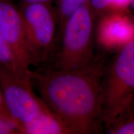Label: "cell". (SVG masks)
Masks as SVG:
<instances>
[{"mask_svg":"<svg viewBox=\"0 0 134 134\" xmlns=\"http://www.w3.org/2000/svg\"><path fill=\"white\" fill-rule=\"evenodd\" d=\"M104 53L87 66L70 70L32 71L41 98L71 134L97 133L103 122Z\"/></svg>","mask_w":134,"mask_h":134,"instance_id":"1","label":"cell"},{"mask_svg":"<svg viewBox=\"0 0 134 134\" xmlns=\"http://www.w3.org/2000/svg\"><path fill=\"white\" fill-rule=\"evenodd\" d=\"M95 16L88 3L70 15L58 36L54 69H78L93 61L96 57Z\"/></svg>","mask_w":134,"mask_h":134,"instance_id":"2","label":"cell"},{"mask_svg":"<svg viewBox=\"0 0 134 134\" xmlns=\"http://www.w3.org/2000/svg\"><path fill=\"white\" fill-rule=\"evenodd\" d=\"M102 87L103 122L107 127L134 100V40L105 64Z\"/></svg>","mask_w":134,"mask_h":134,"instance_id":"3","label":"cell"},{"mask_svg":"<svg viewBox=\"0 0 134 134\" xmlns=\"http://www.w3.org/2000/svg\"><path fill=\"white\" fill-rule=\"evenodd\" d=\"M27 47L32 65L44 62L57 43L58 23L50 4L23 3L19 8Z\"/></svg>","mask_w":134,"mask_h":134,"instance_id":"4","label":"cell"},{"mask_svg":"<svg viewBox=\"0 0 134 134\" xmlns=\"http://www.w3.org/2000/svg\"><path fill=\"white\" fill-rule=\"evenodd\" d=\"M0 88L8 111L21 133L23 127L49 109L32 88L31 78L0 65Z\"/></svg>","mask_w":134,"mask_h":134,"instance_id":"5","label":"cell"},{"mask_svg":"<svg viewBox=\"0 0 134 134\" xmlns=\"http://www.w3.org/2000/svg\"><path fill=\"white\" fill-rule=\"evenodd\" d=\"M133 40L134 19L127 11H109L99 16L95 41L100 52H115Z\"/></svg>","mask_w":134,"mask_h":134,"instance_id":"6","label":"cell"},{"mask_svg":"<svg viewBox=\"0 0 134 134\" xmlns=\"http://www.w3.org/2000/svg\"><path fill=\"white\" fill-rule=\"evenodd\" d=\"M0 32L7 45L24 69L31 72L32 65L27 47L19 8L12 0H0Z\"/></svg>","mask_w":134,"mask_h":134,"instance_id":"7","label":"cell"},{"mask_svg":"<svg viewBox=\"0 0 134 134\" xmlns=\"http://www.w3.org/2000/svg\"><path fill=\"white\" fill-rule=\"evenodd\" d=\"M21 133L71 134L65 124L50 109L23 127Z\"/></svg>","mask_w":134,"mask_h":134,"instance_id":"8","label":"cell"},{"mask_svg":"<svg viewBox=\"0 0 134 134\" xmlns=\"http://www.w3.org/2000/svg\"><path fill=\"white\" fill-rule=\"evenodd\" d=\"M106 129L109 134H134L133 101L117 115Z\"/></svg>","mask_w":134,"mask_h":134,"instance_id":"9","label":"cell"},{"mask_svg":"<svg viewBox=\"0 0 134 134\" xmlns=\"http://www.w3.org/2000/svg\"><path fill=\"white\" fill-rule=\"evenodd\" d=\"M0 65L20 76L31 78V72H27L20 65L16 57L3 38L0 32Z\"/></svg>","mask_w":134,"mask_h":134,"instance_id":"10","label":"cell"},{"mask_svg":"<svg viewBox=\"0 0 134 134\" xmlns=\"http://www.w3.org/2000/svg\"><path fill=\"white\" fill-rule=\"evenodd\" d=\"M88 1L89 0H58L56 12L58 23L57 41L65 22L70 15L80 7L88 3Z\"/></svg>","mask_w":134,"mask_h":134,"instance_id":"11","label":"cell"},{"mask_svg":"<svg viewBox=\"0 0 134 134\" xmlns=\"http://www.w3.org/2000/svg\"><path fill=\"white\" fill-rule=\"evenodd\" d=\"M113 0H89L88 3L96 16H100L108 11Z\"/></svg>","mask_w":134,"mask_h":134,"instance_id":"12","label":"cell"},{"mask_svg":"<svg viewBox=\"0 0 134 134\" xmlns=\"http://www.w3.org/2000/svg\"><path fill=\"white\" fill-rule=\"evenodd\" d=\"M18 126L12 122L0 117V134H19Z\"/></svg>","mask_w":134,"mask_h":134,"instance_id":"13","label":"cell"},{"mask_svg":"<svg viewBox=\"0 0 134 134\" xmlns=\"http://www.w3.org/2000/svg\"><path fill=\"white\" fill-rule=\"evenodd\" d=\"M131 3L132 0H113L107 11H127Z\"/></svg>","mask_w":134,"mask_h":134,"instance_id":"14","label":"cell"},{"mask_svg":"<svg viewBox=\"0 0 134 134\" xmlns=\"http://www.w3.org/2000/svg\"><path fill=\"white\" fill-rule=\"evenodd\" d=\"M0 117L8 120V121L12 122V123L14 124H16V123H15V122L13 120L11 115H10L9 111H8L7 107H6V103H5L4 99V96H3V92L1 88H0Z\"/></svg>","mask_w":134,"mask_h":134,"instance_id":"15","label":"cell"},{"mask_svg":"<svg viewBox=\"0 0 134 134\" xmlns=\"http://www.w3.org/2000/svg\"><path fill=\"white\" fill-rule=\"evenodd\" d=\"M53 0H22L23 3L25 4H34V3H43V4H50Z\"/></svg>","mask_w":134,"mask_h":134,"instance_id":"16","label":"cell"},{"mask_svg":"<svg viewBox=\"0 0 134 134\" xmlns=\"http://www.w3.org/2000/svg\"><path fill=\"white\" fill-rule=\"evenodd\" d=\"M131 5L133 7V9L134 10V0H132V3H131Z\"/></svg>","mask_w":134,"mask_h":134,"instance_id":"17","label":"cell"},{"mask_svg":"<svg viewBox=\"0 0 134 134\" xmlns=\"http://www.w3.org/2000/svg\"><path fill=\"white\" fill-rule=\"evenodd\" d=\"M133 105H134V100H133Z\"/></svg>","mask_w":134,"mask_h":134,"instance_id":"18","label":"cell"}]
</instances>
